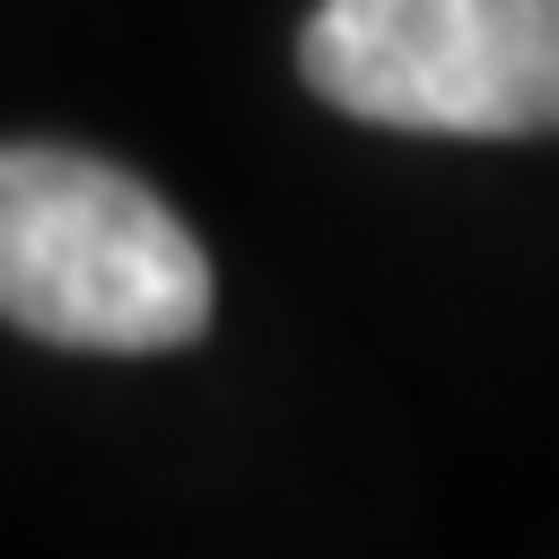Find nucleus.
<instances>
[{"label": "nucleus", "mask_w": 559, "mask_h": 559, "mask_svg": "<svg viewBox=\"0 0 559 559\" xmlns=\"http://www.w3.org/2000/svg\"><path fill=\"white\" fill-rule=\"evenodd\" d=\"M0 323L52 349L157 358L210 323V253L140 175L87 148L9 140L0 148Z\"/></svg>", "instance_id": "f257e3e1"}, {"label": "nucleus", "mask_w": 559, "mask_h": 559, "mask_svg": "<svg viewBox=\"0 0 559 559\" xmlns=\"http://www.w3.org/2000/svg\"><path fill=\"white\" fill-rule=\"evenodd\" d=\"M297 70L384 131L542 140L559 131V0H314Z\"/></svg>", "instance_id": "f03ea898"}]
</instances>
